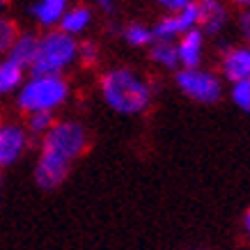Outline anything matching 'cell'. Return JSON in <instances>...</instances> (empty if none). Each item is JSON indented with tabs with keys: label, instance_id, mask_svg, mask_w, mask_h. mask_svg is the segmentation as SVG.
I'll return each instance as SVG.
<instances>
[{
	"label": "cell",
	"instance_id": "6",
	"mask_svg": "<svg viewBox=\"0 0 250 250\" xmlns=\"http://www.w3.org/2000/svg\"><path fill=\"white\" fill-rule=\"evenodd\" d=\"M32 138L19 122H0V170L19 163L25 156Z\"/></svg>",
	"mask_w": 250,
	"mask_h": 250
},
{
	"label": "cell",
	"instance_id": "14",
	"mask_svg": "<svg viewBox=\"0 0 250 250\" xmlns=\"http://www.w3.org/2000/svg\"><path fill=\"white\" fill-rule=\"evenodd\" d=\"M25 78H28L25 69L19 67L9 58H0V99L14 97Z\"/></svg>",
	"mask_w": 250,
	"mask_h": 250
},
{
	"label": "cell",
	"instance_id": "17",
	"mask_svg": "<svg viewBox=\"0 0 250 250\" xmlns=\"http://www.w3.org/2000/svg\"><path fill=\"white\" fill-rule=\"evenodd\" d=\"M55 124V115L51 113H32V115H25V131L30 138H44L51 126Z\"/></svg>",
	"mask_w": 250,
	"mask_h": 250
},
{
	"label": "cell",
	"instance_id": "3",
	"mask_svg": "<svg viewBox=\"0 0 250 250\" xmlns=\"http://www.w3.org/2000/svg\"><path fill=\"white\" fill-rule=\"evenodd\" d=\"M69 99V83L64 76L51 74H30L23 81L19 92L14 94L16 108L23 115L32 113H51L60 110Z\"/></svg>",
	"mask_w": 250,
	"mask_h": 250
},
{
	"label": "cell",
	"instance_id": "2",
	"mask_svg": "<svg viewBox=\"0 0 250 250\" xmlns=\"http://www.w3.org/2000/svg\"><path fill=\"white\" fill-rule=\"evenodd\" d=\"M99 90L110 110L129 117L147 113L154 101V85L149 78L131 67L108 69L101 76Z\"/></svg>",
	"mask_w": 250,
	"mask_h": 250
},
{
	"label": "cell",
	"instance_id": "26",
	"mask_svg": "<svg viewBox=\"0 0 250 250\" xmlns=\"http://www.w3.org/2000/svg\"><path fill=\"white\" fill-rule=\"evenodd\" d=\"M248 51H250V39H248Z\"/></svg>",
	"mask_w": 250,
	"mask_h": 250
},
{
	"label": "cell",
	"instance_id": "10",
	"mask_svg": "<svg viewBox=\"0 0 250 250\" xmlns=\"http://www.w3.org/2000/svg\"><path fill=\"white\" fill-rule=\"evenodd\" d=\"M220 71L229 83L248 81L250 78V51L248 46H229L220 55Z\"/></svg>",
	"mask_w": 250,
	"mask_h": 250
},
{
	"label": "cell",
	"instance_id": "23",
	"mask_svg": "<svg viewBox=\"0 0 250 250\" xmlns=\"http://www.w3.org/2000/svg\"><path fill=\"white\" fill-rule=\"evenodd\" d=\"M97 2H99V5H101L104 9L113 12V9H115V2H117V0H97Z\"/></svg>",
	"mask_w": 250,
	"mask_h": 250
},
{
	"label": "cell",
	"instance_id": "22",
	"mask_svg": "<svg viewBox=\"0 0 250 250\" xmlns=\"http://www.w3.org/2000/svg\"><path fill=\"white\" fill-rule=\"evenodd\" d=\"M239 30L246 39H250V9H243L239 16Z\"/></svg>",
	"mask_w": 250,
	"mask_h": 250
},
{
	"label": "cell",
	"instance_id": "5",
	"mask_svg": "<svg viewBox=\"0 0 250 250\" xmlns=\"http://www.w3.org/2000/svg\"><path fill=\"white\" fill-rule=\"evenodd\" d=\"M174 85L184 97L193 99L202 106H211L223 97V83L216 71L211 69H177Z\"/></svg>",
	"mask_w": 250,
	"mask_h": 250
},
{
	"label": "cell",
	"instance_id": "16",
	"mask_svg": "<svg viewBox=\"0 0 250 250\" xmlns=\"http://www.w3.org/2000/svg\"><path fill=\"white\" fill-rule=\"evenodd\" d=\"M122 37L129 46L133 48H149V46L156 42L154 39V30L145 23H129L124 30H122Z\"/></svg>",
	"mask_w": 250,
	"mask_h": 250
},
{
	"label": "cell",
	"instance_id": "8",
	"mask_svg": "<svg viewBox=\"0 0 250 250\" xmlns=\"http://www.w3.org/2000/svg\"><path fill=\"white\" fill-rule=\"evenodd\" d=\"M197 12V30L205 37L220 35L228 25V7L220 0H193Z\"/></svg>",
	"mask_w": 250,
	"mask_h": 250
},
{
	"label": "cell",
	"instance_id": "1",
	"mask_svg": "<svg viewBox=\"0 0 250 250\" xmlns=\"http://www.w3.org/2000/svg\"><path fill=\"white\" fill-rule=\"evenodd\" d=\"M39 154L35 161V184L42 190H53L69 177L71 167L87 149V129L78 120H55L51 131L39 138Z\"/></svg>",
	"mask_w": 250,
	"mask_h": 250
},
{
	"label": "cell",
	"instance_id": "21",
	"mask_svg": "<svg viewBox=\"0 0 250 250\" xmlns=\"http://www.w3.org/2000/svg\"><path fill=\"white\" fill-rule=\"evenodd\" d=\"M188 2L190 0H156V5L166 9V14H170V12H179V9H184Z\"/></svg>",
	"mask_w": 250,
	"mask_h": 250
},
{
	"label": "cell",
	"instance_id": "27",
	"mask_svg": "<svg viewBox=\"0 0 250 250\" xmlns=\"http://www.w3.org/2000/svg\"><path fill=\"white\" fill-rule=\"evenodd\" d=\"M248 83H250V78H248Z\"/></svg>",
	"mask_w": 250,
	"mask_h": 250
},
{
	"label": "cell",
	"instance_id": "12",
	"mask_svg": "<svg viewBox=\"0 0 250 250\" xmlns=\"http://www.w3.org/2000/svg\"><path fill=\"white\" fill-rule=\"evenodd\" d=\"M92 21H94L92 9L85 7V5H76V7H69L67 12H64V16H62L60 23H58V30H62L64 35H69V37L78 39L81 35H85V32L90 30Z\"/></svg>",
	"mask_w": 250,
	"mask_h": 250
},
{
	"label": "cell",
	"instance_id": "11",
	"mask_svg": "<svg viewBox=\"0 0 250 250\" xmlns=\"http://www.w3.org/2000/svg\"><path fill=\"white\" fill-rule=\"evenodd\" d=\"M67 9H69V0H35L30 5V16L39 28L55 30Z\"/></svg>",
	"mask_w": 250,
	"mask_h": 250
},
{
	"label": "cell",
	"instance_id": "4",
	"mask_svg": "<svg viewBox=\"0 0 250 250\" xmlns=\"http://www.w3.org/2000/svg\"><path fill=\"white\" fill-rule=\"evenodd\" d=\"M78 62V39L69 37L62 30H46L37 39V53L32 60L30 74H51L64 76V71Z\"/></svg>",
	"mask_w": 250,
	"mask_h": 250
},
{
	"label": "cell",
	"instance_id": "13",
	"mask_svg": "<svg viewBox=\"0 0 250 250\" xmlns=\"http://www.w3.org/2000/svg\"><path fill=\"white\" fill-rule=\"evenodd\" d=\"M37 39H39V35H35V32H19L5 58L16 62V64L23 67L25 71H30L35 53H37Z\"/></svg>",
	"mask_w": 250,
	"mask_h": 250
},
{
	"label": "cell",
	"instance_id": "9",
	"mask_svg": "<svg viewBox=\"0 0 250 250\" xmlns=\"http://www.w3.org/2000/svg\"><path fill=\"white\" fill-rule=\"evenodd\" d=\"M205 44L207 37L197 30H188L186 35L174 42V48H177V60H179V69H197L202 67V60H205Z\"/></svg>",
	"mask_w": 250,
	"mask_h": 250
},
{
	"label": "cell",
	"instance_id": "19",
	"mask_svg": "<svg viewBox=\"0 0 250 250\" xmlns=\"http://www.w3.org/2000/svg\"><path fill=\"white\" fill-rule=\"evenodd\" d=\"M229 99L239 110L248 113L250 110V83L248 81H239V83H232L229 87Z\"/></svg>",
	"mask_w": 250,
	"mask_h": 250
},
{
	"label": "cell",
	"instance_id": "15",
	"mask_svg": "<svg viewBox=\"0 0 250 250\" xmlns=\"http://www.w3.org/2000/svg\"><path fill=\"white\" fill-rule=\"evenodd\" d=\"M149 58H152V62L156 67L166 69V71H177L179 69L174 42H154L149 46Z\"/></svg>",
	"mask_w": 250,
	"mask_h": 250
},
{
	"label": "cell",
	"instance_id": "20",
	"mask_svg": "<svg viewBox=\"0 0 250 250\" xmlns=\"http://www.w3.org/2000/svg\"><path fill=\"white\" fill-rule=\"evenodd\" d=\"M78 62L83 67H94L99 62V46L94 42H78Z\"/></svg>",
	"mask_w": 250,
	"mask_h": 250
},
{
	"label": "cell",
	"instance_id": "25",
	"mask_svg": "<svg viewBox=\"0 0 250 250\" xmlns=\"http://www.w3.org/2000/svg\"><path fill=\"white\" fill-rule=\"evenodd\" d=\"M9 5V0H0V14H2V9Z\"/></svg>",
	"mask_w": 250,
	"mask_h": 250
},
{
	"label": "cell",
	"instance_id": "18",
	"mask_svg": "<svg viewBox=\"0 0 250 250\" xmlns=\"http://www.w3.org/2000/svg\"><path fill=\"white\" fill-rule=\"evenodd\" d=\"M19 28H16V23L9 19V16L0 14V58H5L7 55V51L12 48V44H14L16 35H19Z\"/></svg>",
	"mask_w": 250,
	"mask_h": 250
},
{
	"label": "cell",
	"instance_id": "24",
	"mask_svg": "<svg viewBox=\"0 0 250 250\" xmlns=\"http://www.w3.org/2000/svg\"><path fill=\"white\" fill-rule=\"evenodd\" d=\"M243 228H246V232H248V236H250V211L246 213V218H243Z\"/></svg>",
	"mask_w": 250,
	"mask_h": 250
},
{
	"label": "cell",
	"instance_id": "7",
	"mask_svg": "<svg viewBox=\"0 0 250 250\" xmlns=\"http://www.w3.org/2000/svg\"><path fill=\"white\" fill-rule=\"evenodd\" d=\"M197 28V12L195 2L190 0L188 5L179 12H170L163 19H159V23L154 25V39L156 42H177V39L186 35L188 30Z\"/></svg>",
	"mask_w": 250,
	"mask_h": 250
}]
</instances>
